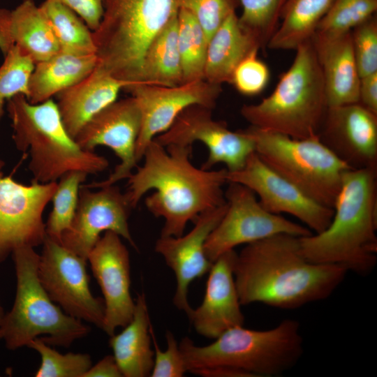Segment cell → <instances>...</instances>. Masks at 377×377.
Wrapping results in <instances>:
<instances>
[{
    "label": "cell",
    "mask_w": 377,
    "mask_h": 377,
    "mask_svg": "<svg viewBox=\"0 0 377 377\" xmlns=\"http://www.w3.org/2000/svg\"><path fill=\"white\" fill-rule=\"evenodd\" d=\"M227 180L251 189L267 212L290 214L313 233L323 231L332 219L333 208L311 198L269 168L256 152L249 156L242 168L235 172L228 171Z\"/></svg>",
    "instance_id": "2e32d148"
},
{
    "label": "cell",
    "mask_w": 377,
    "mask_h": 377,
    "mask_svg": "<svg viewBox=\"0 0 377 377\" xmlns=\"http://www.w3.org/2000/svg\"><path fill=\"white\" fill-rule=\"evenodd\" d=\"M6 103L15 146L18 151H29L32 181L45 184L57 182L69 171L89 175L108 168L106 158L82 149L68 133L52 98L33 104L17 94Z\"/></svg>",
    "instance_id": "5b68a950"
},
{
    "label": "cell",
    "mask_w": 377,
    "mask_h": 377,
    "mask_svg": "<svg viewBox=\"0 0 377 377\" xmlns=\"http://www.w3.org/2000/svg\"><path fill=\"white\" fill-rule=\"evenodd\" d=\"M98 64L96 54H77L59 50L35 64L29 82L27 100L43 103L87 77Z\"/></svg>",
    "instance_id": "4316f807"
},
{
    "label": "cell",
    "mask_w": 377,
    "mask_h": 377,
    "mask_svg": "<svg viewBox=\"0 0 377 377\" xmlns=\"http://www.w3.org/2000/svg\"><path fill=\"white\" fill-rule=\"evenodd\" d=\"M242 12L238 20L261 48L267 47L276 30L286 0H238Z\"/></svg>",
    "instance_id": "d6a6232c"
},
{
    "label": "cell",
    "mask_w": 377,
    "mask_h": 377,
    "mask_svg": "<svg viewBox=\"0 0 377 377\" xmlns=\"http://www.w3.org/2000/svg\"><path fill=\"white\" fill-rule=\"evenodd\" d=\"M208 41L196 18L188 10L178 9V47L182 83L205 80Z\"/></svg>",
    "instance_id": "4dcf8cb0"
},
{
    "label": "cell",
    "mask_w": 377,
    "mask_h": 377,
    "mask_svg": "<svg viewBox=\"0 0 377 377\" xmlns=\"http://www.w3.org/2000/svg\"><path fill=\"white\" fill-rule=\"evenodd\" d=\"M376 10L377 0H334L316 31L329 35L350 32L376 15Z\"/></svg>",
    "instance_id": "836d02e7"
},
{
    "label": "cell",
    "mask_w": 377,
    "mask_h": 377,
    "mask_svg": "<svg viewBox=\"0 0 377 377\" xmlns=\"http://www.w3.org/2000/svg\"><path fill=\"white\" fill-rule=\"evenodd\" d=\"M255 152L269 168L316 202L333 208L343 175L351 168L341 161L319 136L295 139L250 126Z\"/></svg>",
    "instance_id": "9c48e42d"
},
{
    "label": "cell",
    "mask_w": 377,
    "mask_h": 377,
    "mask_svg": "<svg viewBox=\"0 0 377 377\" xmlns=\"http://www.w3.org/2000/svg\"><path fill=\"white\" fill-rule=\"evenodd\" d=\"M88 174L73 170L63 175L57 182L52 201V209L45 223L46 235L61 244V235L71 226L77 205L79 191Z\"/></svg>",
    "instance_id": "1f68e13d"
},
{
    "label": "cell",
    "mask_w": 377,
    "mask_h": 377,
    "mask_svg": "<svg viewBox=\"0 0 377 377\" xmlns=\"http://www.w3.org/2000/svg\"><path fill=\"white\" fill-rule=\"evenodd\" d=\"M149 314L144 292L138 294L132 320L117 334L110 336V347L124 377L150 376L154 351L151 349Z\"/></svg>",
    "instance_id": "d4e9b609"
},
{
    "label": "cell",
    "mask_w": 377,
    "mask_h": 377,
    "mask_svg": "<svg viewBox=\"0 0 377 377\" xmlns=\"http://www.w3.org/2000/svg\"><path fill=\"white\" fill-rule=\"evenodd\" d=\"M377 169L350 168L343 175L329 226L319 233L300 237L309 261L339 264L362 276L377 262Z\"/></svg>",
    "instance_id": "3957f363"
},
{
    "label": "cell",
    "mask_w": 377,
    "mask_h": 377,
    "mask_svg": "<svg viewBox=\"0 0 377 377\" xmlns=\"http://www.w3.org/2000/svg\"><path fill=\"white\" fill-rule=\"evenodd\" d=\"M151 341L154 346V365L151 377H182L187 371L179 346L173 334L166 332L167 348L162 350L156 341L153 327L150 326Z\"/></svg>",
    "instance_id": "ab89813d"
},
{
    "label": "cell",
    "mask_w": 377,
    "mask_h": 377,
    "mask_svg": "<svg viewBox=\"0 0 377 377\" xmlns=\"http://www.w3.org/2000/svg\"><path fill=\"white\" fill-rule=\"evenodd\" d=\"M35 64L16 46L11 47L4 55L0 66V121L4 114V105L12 97L29 93L30 76Z\"/></svg>",
    "instance_id": "d590c367"
},
{
    "label": "cell",
    "mask_w": 377,
    "mask_h": 377,
    "mask_svg": "<svg viewBox=\"0 0 377 377\" xmlns=\"http://www.w3.org/2000/svg\"><path fill=\"white\" fill-rule=\"evenodd\" d=\"M359 103L377 114V72L360 77Z\"/></svg>",
    "instance_id": "b9f144b4"
},
{
    "label": "cell",
    "mask_w": 377,
    "mask_h": 377,
    "mask_svg": "<svg viewBox=\"0 0 377 377\" xmlns=\"http://www.w3.org/2000/svg\"><path fill=\"white\" fill-rule=\"evenodd\" d=\"M191 154L192 146L165 147L153 140L145 151L143 165L128 178L125 194L132 208L154 190L145 205L151 214L163 219L162 237L181 236L189 221L226 203L223 186L228 183L227 169L196 168Z\"/></svg>",
    "instance_id": "7a4b0ae2"
},
{
    "label": "cell",
    "mask_w": 377,
    "mask_h": 377,
    "mask_svg": "<svg viewBox=\"0 0 377 377\" xmlns=\"http://www.w3.org/2000/svg\"><path fill=\"white\" fill-rule=\"evenodd\" d=\"M140 82L163 87L182 84L178 47V12L149 45L142 59Z\"/></svg>",
    "instance_id": "f1b7e54d"
},
{
    "label": "cell",
    "mask_w": 377,
    "mask_h": 377,
    "mask_svg": "<svg viewBox=\"0 0 377 377\" xmlns=\"http://www.w3.org/2000/svg\"><path fill=\"white\" fill-rule=\"evenodd\" d=\"M319 138L353 169H377V114L360 103L328 107Z\"/></svg>",
    "instance_id": "d6986e66"
},
{
    "label": "cell",
    "mask_w": 377,
    "mask_h": 377,
    "mask_svg": "<svg viewBox=\"0 0 377 377\" xmlns=\"http://www.w3.org/2000/svg\"><path fill=\"white\" fill-rule=\"evenodd\" d=\"M142 117L137 101L133 96L115 101L93 117L75 138L84 149L94 151L97 146L111 149L121 162L103 181L83 184L92 188L112 185L128 179L137 167L135 147L141 128Z\"/></svg>",
    "instance_id": "e0dca14e"
},
{
    "label": "cell",
    "mask_w": 377,
    "mask_h": 377,
    "mask_svg": "<svg viewBox=\"0 0 377 377\" xmlns=\"http://www.w3.org/2000/svg\"><path fill=\"white\" fill-rule=\"evenodd\" d=\"M121 372L113 355H106L92 365L83 377H122Z\"/></svg>",
    "instance_id": "7bdbcfd3"
},
{
    "label": "cell",
    "mask_w": 377,
    "mask_h": 377,
    "mask_svg": "<svg viewBox=\"0 0 377 377\" xmlns=\"http://www.w3.org/2000/svg\"><path fill=\"white\" fill-rule=\"evenodd\" d=\"M228 184L224 192L226 211L205 245L206 256L211 263L239 245L277 234L304 237L313 233L305 226L267 212L246 186L236 182Z\"/></svg>",
    "instance_id": "30bf717a"
},
{
    "label": "cell",
    "mask_w": 377,
    "mask_h": 377,
    "mask_svg": "<svg viewBox=\"0 0 377 377\" xmlns=\"http://www.w3.org/2000/svg\"><path fill=\"white\" fill-rule=\"evenodd\" d=\"M353 54L360 77L377 72V19L376 15L351 31Z\"/></svg>",
    "instance_id": "74e56055"
},
{
    "label": "cell",
    "mask_w": 377,
    "mask_h": 377,
    "mask_svg": "<svg viewBox=\"0 0 377 377\" xmlns=\"http://www.w3.org/2000/svg\"><path fill=\"white\" fill-rule=\"evenodd\" d=\"M295 51L272 93L258 103L244 105L240 112L250 126L304 139L318 136L328 105L311 40Z\"/></svg>",
    "instance_id": "8992f818"
},
{
    "label": "cell",
    "mask_w": 377,
    "mask_h": 377,
    "mask_svg": "<svg viewBox=\"0 0 377 377\" xmlns=\"http://www.w3.org/2000/svg\"><path fill=\"white\" fill-rule=\"evenodd\" d=\"M334 0H286L280 24L269 40L270 50H295L310 40Z\"/></svg>",
    "instance_id": "83f0119b"
},
{
    "label": "cell",
    "mask_w": 377,
    "mask_h": 377,
    "mask_svg": "<svg viewBox=\"0 0 377 377\" xmlns=\"http://www.w3.org/2000/svg\"><path fill=\"white\" fill-rule=\"evenodd\" d=\"M98 188V191H92L81 185L73 221L63 232L61 244L87 260L90 251L101 238V234L112 231L138 250L128 226L133 208L126 194L114 184Z\"/></svg>",
    "instance_id": "9a60e30c"
},
{
    "label": "cell",
    "mask_w": 377,
    "mask_h": 377,
    "mask_svg": "<svg viewBox=\"0 0 377 377\" xmlns=\"http://www.w3.org/2000/svg\"><path fill=\"white\" fill-rule=\"evenodd\" d=\"M57 182L29 185L0 177V264L17 249L43 244L46 237L43 212Z\"/></svg>",
    "instance_id": "4fadbf2b"
},
{
    "label": "cell",
    "mask_w": 377,
    "mask_h": 377,
    "mask_svg": "<svg viewBox=\"0 0 377 377\" xmlns=\"http://www.w3.org/2000/svg\"><path fill=\"white\" fill-rule=\"evenodd\" d=\"M177 6L189 11L198 21L207 41L226 19L239 6L238 0H175Z\"/></svg>",
    "instance_id": "8d00e7d4"
},
{
    "label": "cell",
    "mask_w": 377,
    "mask_h": 377,
    "mask_svg": "<svg viewBox=\"0 0 377 377\" xmlns=\"http://www.w3.org/2000/svg\"><path fill=\"white\" fill-rule=\"evenodd\" d=\"M42 245L38 274L50 298L68 315L102 330L104 302L90 290L87 260L47 235Z\"/></svg>",
    "instance_id": "8fae6325"
},
{
    "label": "cell",
    "mask_w": 377,
    "mask_h": 377,
    "mask_svg": "<svg viewBox=\"0 0 377 377\" xmlns=\"http://www.w3.org/2000/svg\"><path fill=\"white\" fill-rule=\"evenodd\" d=\"M39 7L61 51L77 54H96L92 31L74 11L56 0H45Z\"/></svg>",
    "instance_id": "f546056e"
},
{
    "label": "cell",
    "mask_w": 377,
    "mask_h": 377,
    "mask_svg": "<svg viewBox=\"0 0 377 377\" xmlns=\"http://www.w3.org/2000/svg\"><path fill=\"white\" fill-rule=\"evenodd\" d=\"M260 49L257 41L239 25L236 12L231 13L208 42L204 79L219 85L230 83L238 64Z\"/></svg>",
    "instance_id": "484cf974"
},
{
    "label": "cell",
    "mask_w": 377,
    "mask_h": 377,
    "mask_svg": "<svg viewBox=\"0 0 377 377\" xmlns=\"http://www.w3.org/2000/svg\"><path fill=\"white\" fill-rule=\"evenodd\" d=\"M299 237L277 234L237 253L233 275L242 305L295 309L327 299L341 285L348 269L309 261L301 253Z\"/></svg>",
    "instance_id": "6da1fadb"
},
{
    "label": "cell",
    "mask_w": 377,
    "mask_h": 377,
    "mask_svg": "<svg viewBox=\"0 0 377 377\" xmlns=\"http://www.w3.org/2000/svg\"><path fill=\"white\" fill-rule=\"evenodd\" d=\"M311 41L321 69L328 107L359 103L360 76L350 32L329 35L316 31Z\"/></svg>",
    "instance_id": "7402d4cb"
},
{
    "label": "cell",
    "mask_w": 377,
    "mask_h": 377,
    "mask_svg": "<svg viewBox=\"0 0 377 377\" xmlns=\"http://www.w3.org/2000/svg\"><path fill=\"white\" fill-rule=\"evenodd\" d=\"M11 256L17 286L13 305L5 313L1 327L6 347L11 350L27 347L39 337L50 346L68 348L87 336L91 327L64 313L41 285L38 274L40 255L34 248L17 249Z\"/></svg>",
    "instance_id": "ba28073f"
},
{
    "label": "cell",
    "mask_w": 377,
    "mask_h": 377,
    "mask_svg": "<svg viewBox=\"0 0 377 377\" xmlns=\"http://www.w3.org/2000/svg\"><path fill=\"white\" fill-rule=\"evenodd\" d=\"M5 167V162L0 158V177L3 175V169Z\"/></svg>",
    "instance_id": "f6af8a7d"
},
{
    "label": "cell",
    "mask_w": 377,
    "mask_h": 377,
    "mask_svg": "<svg viewBox=\"0 0 377 377\" xmlns=\"http://www.w3.org/2000/svg\"><path fill=\"white\" fill-rule=\"evenodd\" d=\"M227 209V202L200 214L194 226L179 237L161 236L155 243V251L174 272L176 289L173 304L188 316L192 310L188 300V288L195 279L209 272L212 263L206 256V240Z\"/></svg>",
    "instance_id": "ffe728a7"
},
{
    "label": "cell",
    "mask_w": 377,
    "mask_h": 377,
    "mask_svg": "<svg viewBox=\"0 0 377 377\" xmlns=\"http://www.w3.org/2000/svg\"><path fill=\"white\" fill-rule=\"evenodd\" d=\"M212 109L193 105L184 109L170 127L154 140L166 147L170 145L192 146L200 142L208 149L202 168L211 170L223 163L228 172L240 170L255 152L253 140L243 130L232 131L223 121L213 118Z\"/></svg>",
    "instance_id": "7c38bea8"
},
{
    "label": "cell",
    "mask_w": 377,
    "mask_h": 377,
    "mask_svg": "<svg viewBox=\"0 0 377 377\" xmlns=\"http://www.w3.org/2000/svg\"><path fill=\"white\" fill-rule=\"evenodd\" d=\"M236 254L235 250L228 251L212 263L203 300L188 316L197 333L206 338L214 339L228 330L244 325L233 275Z\"/></svg>",
    "instance_id": "44dd1931"
},
{
    "label": "cell",
    "mask_w": 377,
    "mask_h": 377,
    "mask_svg": "<svg viewBox=\"0 0 377 377\" xmlns=\"http://www.w3.org/2000/svg\"><path fill=\"white\" fill-rule=\"evenodd\" d=\"M130 84L113 77L97 64L87 77L58 93L56 103L71 137L75 140L84 125L115 101L120 90Z\"/></svg>",
    "instance_id": "cb8c5ba5"
},
{
    "label": "cell",
    "mask_w": 377,
    "mask_h": 377,
    "mask_svg": "<svg viewBox=\"0 0 377 377\" xmlns=\"http://www.w3.org/2000/svg\"><path fill=\"white\" fill-rule=\"evenodd\" d=\"M27 347L40 355L41 362L35 373L36 377H83L92 366L89 354L68 353L62 355L39 337L31 341Z\"/></svg>",
    "instance_id": "e575fe53"
},
{
    "label": "cell",
    "mask_w": 377,
    "mask_h": 377,
    "mask_svg": "<svg viewBox=\"0 0 377 377\" xmlns=\"http://www.w3.org/2000/svg\"><path fill=\"white\" fill-rule=\"evenodd\" d=\"M13 46L36 64L60 49L49 22L34 0H23L15 8H0V50L3 56Z\"/></svg>",
    "instance_id": "603a6c76"
},
{
    "label": "cell",
    "mask_w": 377,
    "mask_h": 377,
    "mask_svg": "<svg viewBox=\"0 0 377 377\" xmlns=\"http://www.w3.org/2000/svg\"><path fill=\"white\" fill-rule=\"evenodd\" d=\"M74 11L92 31L98 27L103 13V0H56Z\"/></svg>",
    "instance_id": "60d3db41"
},
{
    "label": "cell",
    "mask_w": 377,
    "mask_h": 377,
    "mask_svg": "<svg viewBox=\"0 0 377 377\" xmlns=\"http://www.w3.org/2000/svg\"><path fill=\"white\" fill-rule=\"evenodd\" d=\"M4 315H5V311H4L3 307L2 306L1 303L0 302V339H1V323H2V321H3V318L4 317Z\"/></svg>",
    "instance_id": "ee69618b"
},
{
    "label": "cell",
    "mask_w": 377,
    "mask_h": 377,
    "mask_svg": "<svg viewBox=\"0 0 377 377\" xmlns=\"http://www.w3.org/2000/svg\"><path fill=\"white\" fill-rule=\"evenodd\" d=\"M254 52L244 59L235 69L230 83L242 94L254 96L260 94L269 80L267 66Z\"/></svg>",
    "instance_id": "f35d334b"
},
{
    "label": "cell",
    "mask_w": 377,
    "mask_h": 377,
    "mask_svg": "<svg viewBox=\"0 0 377 377\" xmlns=\"http://www.w3.org/2000/svg\"><path fill=\"white\" fill-rule=\"evenodd\" d=\"M124 90L135 98L141 112V128L135 147L137 163L142 158L149 143L167 131L184 109L200 105L213 110L222 92L221 85L205 80L175 87L135 82Z\"/></svg>",
    "instance_id": "5bb4252c"
},
{
    "label": "cell",
    "mask_w": 377,
    "mask_h": 377,
    "mask_svg": "<svg viewBox=\"0 0 377 377\" xmlns=\"http://www.w3.org/2000/svg\"><path fill=\"white\" fill-rule=\"evenodd\" d=\"M177 12L175 0H103L101 21L92 31L98 64L118 80L140 82L149 45Z\"/></svg>",
    "instance_id": "52a82bcc"
},
{
    "label": "cell",
    "mask_w": 377,
    "mask_h": 377,
    "mask_svg": "<svg viewBox=\"0 0 377 377\" xmlns=\"http://www.w3.org/2000/svg\"><path fill=\"white\" fill-rule=\"evenodd\" d=\"M87 262L103 295L102 330L110 337L117 327L128 324L134 314L129 253L119 235L106 231L90 251Z\"/></svg>",
    "instance_id": "ac0fdd59"
},
{
    "label": "cell",
    "mask_w": 377,
    "mask_h": 377,
    "mask_svg": "<svg viewBox=\"0 0 377 377\" xmlns=\"http://www.w3.org/2000/svg\"><path fill=\"white\" fill-rule=\"evenodd\" d=\"M200 346L188 337L179 343L187 371L226 368L248 377L279 376L291 369L304 353V340L296 320L284 319L267 330L232 327Z\"/></svg>",
    "instance_id": "277c9868"
}]
</instances>
